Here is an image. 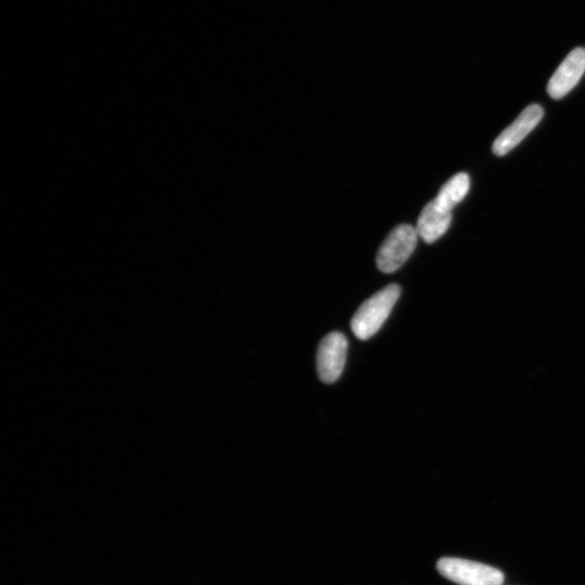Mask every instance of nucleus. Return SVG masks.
<instances>
[{"label": "nucleus", "instance_id": "1", "mask_svg": "<svg viewBox=\"0 0 585 585\" xmlns=\"http://www.w3.org/2000/svg\"><path fill=\"white\" fill-rule=\"evenodd\" d=\"M401 294L398 284H390L364 302L351 320V330L367 341L382 328Z\"/></svg>", "mask_w": 585, "mask_h": 585}, {"label": "nucleus", "instance_id": "2", "mask_svg": "<svg viewBox=\"0 0 585 585\" xmlns=\"http://www.w3.org/2000/svg\"><path fill=\"white\" fill-rule=\"evenodd\" d=\"M437 569L442 577L459 585H502L504 582L499 569L462 558H441Z\"/></svg>", "mask_w": 585, "mask_h": 585}, {"label": "nucleus", "instance_id": "3", "mask_svg": "<svg viewBox=\"0 0 585 585\" xmlns=\"http://www.w3.org/2000/svg\"><path fill=\"white\" fill-rule=\"evenodd\" d=\"M419 232L410 225H400L388 234L377 253L376 264L384 273H394L410 258L418 244Z\"/></svg>", "mask_w": 585, "mask_h": 585}, {"label": "nucleus", "instance_id": "4", "mask_svg": "<svg viewBox=\"0 0 585 585\" xmlns=\"http://www.w3.org/2000/svg\"><path fill=\"white\" fill-rule=\"evenodd\" d=\"M348 342L342 333L332 332L320 343L317 368L320 380L332 384L340 379L346 363Z\"/></svg>", "mask_w": 585, "mask_h": 585}, {"label": "nucleus", "instance_id": "5", "mask_svg": "<svg viewBox=\"0 0 585 585\" xmlns=\"http://www.w3.org/2000/svg\"><path fill=\"white\" fill-rule=\"evenodd\" d=\"M543 115L544 111L538 104L526 108L494 141L492 152L498 156L510 153L540 124Z\"/></svg>", "mask_w": 585, "mask_h": 585}, {"label": "nucleus", "instance_id": "6", "mask_svg": "<svg viewBox=\"0 0 585 585\" xmlns=\"http://www.w3.org/2000/svg\"><path fill=\"white\" fill-rule=\"evenodd\" d=\"M584 73L585 48L578 47L570 52L552 76L548 85L551 98L559 100L568 95L578 85Z\"/></svg>", "mask_w": 585, "mask_h": 585}, {"label": "nucleus", "instance_id": "7", "mask_svg": "<svg viewBox=\"0 0 585 585\" xmlns=\"http://www.w3.org/2000/svg\"><path fill=\"white\" fill-rule=\"evenodd\" d=\"M451 220L452 212L434 200L423 208L416 230L426 243L431 244L444 236L451 225Z\"/></svg>", "mask_w": 585, "mask_h": 585}, {"label": "nucleus", "instance_id": "8", "mask_svg": "<svg viewBox=\"0 0 585 585\" xmlns=\"http://www.w3.org/2000/svg\"><path fill=\"white\" fill-rule=\"evenodd\" d=\"M471 179L465 173H460L450 178L444 186L441 187L435 201L452 212L453 208L460 204L470 191Z\"/></svg>", "mask_w": 585, "mask_h": 585}]
</instances>
